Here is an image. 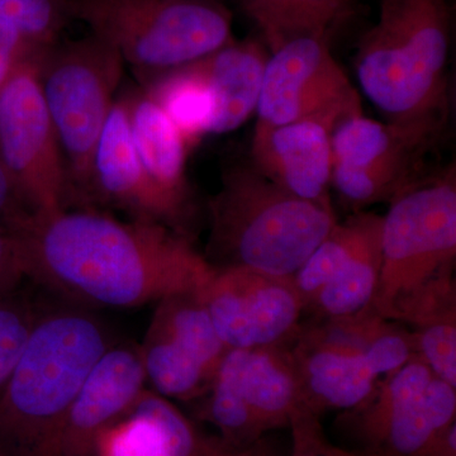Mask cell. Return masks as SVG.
<instances>
[{
    "instance_id": "cell-8",
    "label": "cell",
    "mask_w": 456,
    "mask_h": 456,
    "mask_svg": "<svg viewBox=\"0 0 456 456\" xmlns=\"http://www.w3.org/2000/svg\"><path fill=\"white\" fill-rule=\"evenodd\" d=\"M448 116L378 122L362 113L342 119L332 132V187L356 212L391 202L424 178L426 155L440 140Z\"/></svg>"
},
{
    "instance_id": "cell-25",
    "label": "cell",
    "mask_w": 456,
    "mask_h": 456,
    "mask_svg": "<svg viewBox=\"0 0 456 456\" xmlns=\"http://www.w3.org/2000/svg\"><path fill=\"white\" fill-rule=\"evenodd\" d=\"M410 331L416 356L435 377L456 387V317L444 318Z\"/></svg>"
},
{
    "instance_id": "cell-14",
    "label": "cell",
    "mask_w": 456,
    "mask_h": 456,
    "mask_svg": "<svg viewBox=\"0 0 456 456\" xmlns=\"http://www.w3.org/2000/svg\"><path fill=\"white\" fill-rule=\"evenodd\" d=\"M118 209L132 221L169 228L193 241L194 227L159 191L141 163L121 93L99 137L90 170L89 208Z\"/></svg>"
},
{
    "instance_id": "cell-11",
    "label": "cell",
    "mask_w": 456,
    "mask_h": 456,
    "mask_svg": "<svg viewBox=\"0 0 456 456\" xmlns=\"http://www.w3.org/2000/svg\"><path fill=\"white\" fill-rule=\"evenodd\" d=\"M200 292L173 294L155 303L139 347L147 388L170 401L202 397L228 350Z\"/></svg>"
},
{
    "instance_id": "cell-21",
    "label": "cell",
    "mask_w": 456,
    "mask_h": 456,
    "mask_svg": "<svg viewBox=\"0 0 456 456\" xmlns=\"http://www.w3.org/2000/svg\"><path fill=\"white\" fill-rule=\"evenodd\" d=\"M269 53L263 41H233L193 61L215 102L211 134H228L256 112Z\"/></svg>"
},
{
    "instance_id": "cell-23",
    "label": "cell",
    "mask_w": 456,
    "mask_h": 456,
    "mask_svg": "<svg viewBox=\"0 0 456 456\" xmlns=\"http://www.w3.org/2000/svg\"><path fill=\"white\" fill-rule=\"evenodd\" d=\"M184 137L189 147L211 134L215 102L193 62L140 84Z\"/></svg>"
},
{
    "instance_id": "cell-3",
    "label": "cell",
    "mask_w": 456,
    "mask_h": 456,
    "mask_svg": "<svg viewBox=\"0 0 456 456\" xmlns=\"http://www.w3.org/2000/svg\"><path fill=\"white\" fill-rule=\"evenodd\" d=\"M450 33L448 0H382L356 51L365 97L392 121L449 114Z\"/></svg>"
},
{
    "instance_id": "cell-7",
    "label": "cell",
    "mask_w": 456,
    "mask_h": 456,
    "mask_svg": "<svg viewBox=\"0 0 456 456\" xmlns=\"http://www.w3.org/2000/svg\"><path fill=\"white\" fill-rule=\"evenodd\" d=\"M382 216V269L371 307L389 320L393 310L456 257L454 165L404 189Z\"/></svg>"
},
{
    "instance_id": "cell-29",
    "label": "cell",
    "mask_w": 456,
    "mask_h": 456,
    "mask_svg": "<svg viewBox=\"0 0 456 456\" xmlns=\"http://www.w3.org/2000/svg\"><path fill=\"white\" fill-rule=\"evenodd\" d=\"M44 49L33 46L18 29L0 20V88L28 57Z\"/></svg>"
},
{
    "instance_id": "cell-28",
    "label": "cell",
    "mask_w": 456,
    "mask_h": 456,
    "mask_svg": "<svg viewBox=\"0 0 456 456\" xmlns=\"http://www.w3.org/2000/svg\"><path fill=\"white\" fill-rule=\"evenodd\" d=\"M28 278L25 245L20 232L0 224V298Z\"/></svg>"
},
{
    "instance_id": "cell-13",
    "label": "cell",
    "mask_w": 456,
    "mask_h": 456,
    "mask_svg": "<svg viewBox=\"0 0 456 456\" xmlns=\"http://www.w3.org/2000/svg\"><path fill=\"white\" fill-rule=\"evenodd\" d=\"M200 294L227 349L289 345L301 330L305 307L293 277L239 266L213 268Z\"/></svg>"
},
{
    "instance_id": "cell-24",
    "label": "cell",
    "mask_w": 456,
    "mask_h": 456,
    "mask_svg": "<svg viewBox=\"0 0 456 456\" xmlns=\"http://www.w3.org/2000/svg\"><path fill=\"white\" fill-rule=\"evenodd\" d=\"M0 20L20 32L33 46L47 49L68 25L64 0H0Z\"/></svg>"
},
{
    "instance_id": "cell-1",
    "label": "cell",
    "mask_w": 456,
    "mask_h": 456,
    "mask_svg": "<svg viewBox=\"0 0 456 456\" xmlns=\"http://www.w3.org/2000/svg\"><path fill=\"white\" fill-rule=\"evenodd\" d=\"M17 231L29 279L102 307L136 308L200 292L213 269L191 240L101 209L33 215Z\"/></svg>"
},
{
    "instance_id": "cell-20",
    "label": "cell",
    "mask_w": 456,
    "mask_h": 456,
    "mask_svg": "<svg viewBox=\"0 0 456 456\" xmlns=\"http://www.w3.org/2000/svg\"><path fill=\"white\" fill-rule=\"evenodd\" d=\"M134 149L147 175L194 227L196 197L187 173L189 146L169 117L141 88L123 92Z\"/></svg>"
},
{
    "instance_id": "cell-31",
    "label": "cell",
    "mask_w": 456,
    "mask_h": 456,
    "mask_svg": "<svg viewBox=\"0 0 456 456\" xmlns=\"http://www.w3.org/2000/svg\"><path fill=\"white\" fill-rule=\"evenodd\" d=\"M203 456H283L268 437L263 436L248 446H233L218 436L204 437Z\"/></svg>"
},
{
    "instance_id": "cell-18",
    "label": "cell",
    "mask_w": 456,
    "mask_h": 456,
    "mask_svg": "<svg viewBox=\"0 0 456 456\" xmlns=\"http://www.w3.org/2000/svg\"><path fill=\"white\" fill-rule=\"evenodd\" d=\"M216 374L232 387L266 434L288 428L294 413L308 407L290 344L228 349Z\"/></svg>"
},
{
    "instance_id": "cell-17",
    "label": "cell",
    "mask_w": 456,
    "mask_h": 456,
    "mask_svg": "<svg viewBox=\"0 0 456 456\" xmlns=\"http://www.w3.org/2000/svg\"><path fill=\"white\" fill-rule=\"evenodd\" d=\"M334 130V125L321 119L278 126L256 123L250 164L294 196L331 206Z\"/></svg>"
},
{
    "instance_id": "cell-22",
    "label": "cell",
    "mask_w": 456,
    "mask_h": 456,
    "mask_svg": "<svg viewBox=\"0 0 456 456\" xmlns=\"http://www.w3.org/2000/svg\"><path fill=\"white\" fill-rule=\"evenodd\" d=\"M270 53L297 38L330 40L355 12L354 0H239Z\"/></svg>"
},
{
    "instance_id": "cell-16",
    "label": "cell",
    "mask_w": 456,
    "mask_h": 456,
    "mask_svg": "<svg viewBox=\"0 0 456 456\" xmlns=\"http://www.w3.org/2000/svg\"><path fill=\"white\" fill-rule=\"evenodd\" d=\"M382 269V216L359 213L330 235L321 254L325 287L307 310L321 318L355 316L373 303Z\"/></svg>"
},
{
    "instance_id": "cell-30",
    "label": "cell",
    "mask_w": 456,
    "mask_h": 456,
    "mask_svg": "<svg viewBox=\"0 0 456 456\" xmlns=\"http://www.w3.org/2000/svg\"><path fill=\"white\" fill-rule=\"evenodd\" d=\"M33 216L16 183L0 158V224L9 228L22 226Z\"/></svg>"
},
{
    "instance_id": "cell-9",
    "label": "cell",
    "mask_w": 456,
    "mask_h": 456,
    "mask_svg": "<svg viewBox=\"0 0 456 456\" xmlns=\"http://www.w3.org/2000/svg\"><path fill=\"white\" fill-rule=\"evenodd\" d=\"M44 50L28 57L0 88V158L37 216L70 207L64 159L38 80Z\"/></svg>"
},
{
    "instance_id": "cell-32",
    "label": "cell",
    "mask_w": 456,
    "mask_h": 456,
    "mask_svg": "<svg viewBox=\"0 0 456 456\" xmlns=\"http://www.w3.org/2000/svg\"><path fill=\"white\" fill-rule=\"evenodd\" d=\"M419 456H456V424L450 426L430 448Z\"/></svg>"
},
{
    "instance_id": "cell-12",
    "label": "cell",
    "mask_w": 456,
    "mask_h": 456,
    "mask_svg": "<svg viewBox=\"0 0 456 456\" xmlns=\"http://www.w3.org/2000/svg\"><path fill=\"white\" fill-rule=\"evenodd\" d=\"M358 90L323 38L303 37L270 53L256 114L259 125L321 119L338 125L362 114Z\"/></svg>"
},
{
    "instance_id": "cell-6",
    "label": "cell",
    "mask_w": 456,
    "mask_h": 456,
    "mask_svg": "<svg viewBox=\"0 0 456 456\" xmlns=\"http://www.w3.org/2000/svg\"><path fill=\"white\" fill-rule=\"evenodd\" d=\"M125 62L90 33L59 41L38 57V80L64 159L70 207L88 209L92 159L122 82Z\"/></svg>"
},
{
    "instance_id": "cell-26",
    "label": "cell",
    "mask_w": 456,
    "mask_h": 456,
    "mask_svg": "<svg viewBox=\"0 0 456 456\" xmlns=\"http://www.w3.org/2000/svg\"><path fill=\"white\" fill-rule=\"evenodd\" d=\"M37 318L23 303L8 296L0 298V388L16 367Z\"/></svg>"
},
{
    "instance_id": "cell-4",
    "label": "cell",
    "mask_w": 456,
    "mask_h": 456,
    "mask_svg": "<svg viewBox=\"0 0 456 456\" xmlns=\"http://www.w3.org/2000/svg\"><path fill=\"white\" fill-rule=\"evenodd\" d=\"M110 347L103 327L84 312H55L36 320L0 399V428L20 454L41 455Z\"/></svg>"
},
{
    "instance_id": "cell-19",
    "label": "cell",
    "mask_w": 456,
    "mask_h": 456,
    "mask_svg": "<svg viewBox=\"0 0 456 456\" xmlns=\"http://www.w3.org/2000/svg\"><path fill=\"white\" fill-rule=\"evenodd\" d=\"M290 349L301 374L305 403L320 416L326 411L356 410L380 382L364 354L323 340L307 329L301 327Z\"/></svg>"
},
{
    "instance_id": "cell-27",
    "label": "cell",
    "mask_w": 456,
    "mask_h": 456,
    "mask_svg": "<svg viewBox=\"0 0 456 456\" xmlns=\"http://www.w3.org/2000/svg\"><path fill=\"white\" fill-rule=\"evenodd\" d=\"M292 431L289 456H362L358 452L341 449L327 439L320 415L311 408L302 407L290 419Z\"/></svg>"
},
{
    "instance_id": "cell-2",
    "label": "cell",
    "mask_w": 456,
    "mask_h": 456,
    "mask_svg": "<svg viewBox=\"0 0 456 456\" xmlns=\"http://www.w3.org/2000/svg\"><path fill=\"white\" fill-rule=\"evenodd\" d=\"M207 261L213 268H250L293 277L338 224L332 206L284 191L253 165L222 174L209 200Z\"/></svg>"
},
{
    "instance_id": "cell-5",
    "label": "cell",
    "mask_w": 456,
    "mask_h": 456,
    "mask_svg": "<svg viewBox=\"0 0 456 456\" xmlns=\"http://www.w3.org/2000/svg\"><path fill=\"white\" fill-rule=\"evenodd\" d=\"M70 20L110 44L140 84L236 40L220 0H64Z\"/></svg>"
},
{
    "instance_id": "cell-15",
    "label": "cell",
    "mask_w": 456,
    "mask_h": 456,
    "mask_svg": "<svg viewBox=\"0 0 456 456\" xmlns=\"http://www.w3.org/2000/svg\"><path fill=\"white\" fill-rule=\"evenodd\" d=\"M147 388L139 349L110 346L90 371L40 456H95L99 437Z\"/></svg>"
},
{
    "instance_id": "cell-10",
    "label": "cell",
    "mask_w": 456,
    "mask_h": 456,
    "mask_svg": "<svg viewBox=\"0 0 456 456\" xmlns=\"http://www.w3.org/2000/svg\"><path fill=\"white\" fill-rule=\"evenodd\" d=\"M354 412L362 456H419L456 424V387L419 356L378 383Z\"/></svg>"
}]
</instances>
